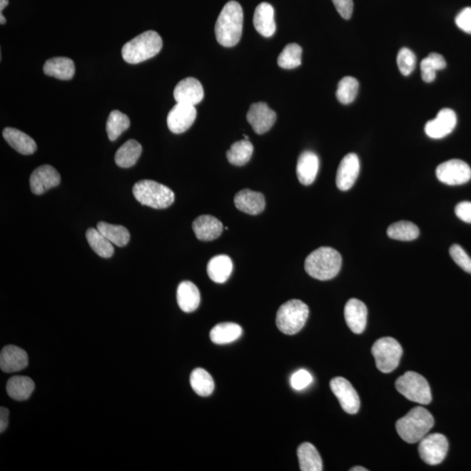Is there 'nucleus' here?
<instances>
[{
	"mask_svg": "<svg viewBox=\"0 0 471 471\" xmlns=\"http://www.w3.org/2000/svg\"><path fill=\"white\" fill-rule=\"evenodd\" d=\"M402 353V345L391 337H384L376 340L372 348L376 367L385 374L394 371L399 366Z\"/></svg>",
	"mask_w": 471,
	"mask_h": 471,
	"instance_id": "6e6552de",
	"label": "nucleus"
},
{
	"mask_svg": "<svg viewBox=\"0 0 471 471\" xmlns=\"http://www.w3.org/2000/svg\"><path fill=\"white\" fill-rule=\"evenodd\" d=\"M302 49L295 43L288 44L278 58V64L284 69H293L301 65Z\"/></svg>",
	"mask_w": 471,
	"mask_h": 471,
	"instance_id": "ea45409f",
	"label": "nucleus"
},
{
	"mask_svg": "<svg viewBox=\"0 0 471 471\" xmlns=\"http://www.w3.org/2000/svg\"><path fill=\"white\" fill-rule=\"evenodd\" d=\"M6 23V18L4 17L3 14H0V24H1V25H5Z\"/></svg>",
	"mask_w": 471,
	"mask_h": 471,
	"instance_id": "3c124183",
	"label": "nucleus"
},
{
	"mask_svg": "<svg viewBox=\"0 0 471 471\" xmlns=\"http://www.w3.org/2000/svg\"><path fill=\"white\" fill-rule=\"evenodd\" d=\"M253 154V145L249 140L236 141L227 151V159L236 166H243Z\"/></svg>",
	"mask_w": 471,
	"mask_h": 471,
	"instance_id": "473e14b6",
	"label": "nucleus"
},
{
	"mask_svg": "<svg viewBox=\"0 0 471 471\" xmlns=\"http://www.w3.org/2000/svg\"><path fill=\"white\" fill-rule=\"evenodd\" d=\"M344 315L345 322L351 331L360 335L365 331L368 321V308L363 301L351 298L345 305Z\"/></svg>",
	"mask_w": 471,
	"mask_h": 471,
	"instance_id": "a211bd4d",
	"label": "nucleus"
},
{
	"mask_svg": "<svg viewBox=\"0 0 471 471\" xmlns=\"http://www.w3.org/2000/svg\"><path fill=\"white\" fill-rule=\"evenodd\" d=\"M332 1L341 17L345 19H349L352 17L353 11V0H332Z\"/></svg>",
	"mask_w": 471,
	"mask_h": 471,
	"instance_id": "a18cd8bd",
	"label": "nucleus"
},
{
	"mask_svg": "<svg viewBox=\"0 0 471 471\" xmlns=\"http://www.w3.org/2000/svg\"><path fill=\"white\" fill-rule=\"evenodd\" d=\"M131 127V120L128 116L119 110H113L108 118L107 133L110 141H116L121 133Z\"/></svg>",
	"mask_w": 471,
	"mask_h": 471,
	"instance_id": "4c0bfd02",
	"label": "nucleus"
},
{
	"mask_svg": "<svg viewBox=\"0 0 471 471\" xmlns=\"http://www.w3.org/2000/svg\"><path fill=\"white\" fill-rule=\"evenodd\" d=\"M360 160L355 153L344 157L338 168L336 186L339 190L347 191L355 183L360 174Z\"/></svg>",
	"mask_w": 471,
	"mask_h": 471,
	"instance_id": "4468645a",
	"label": "nucleus"
},
{
	"mask_svg": "<svg viewBox=\"0 0 471 471\" xmlns=\"http://www.w3.org/2000/svg\"><path fill=\"white\" fill-rule=\"evenodd\" d=\"M396 390L404 397L422 405H427L432 400L429 383L418 373L408 371L395 382Z\"/></svg>",
	"mask_w": 471,
	"mask_h": 471,
	"instance_id": "0eeeda50",
	"label": "nucleus"
},
{
	"mask_svg": "<svg viewBox=\"0 0 471 471\" xmlns=\"http://www.w3.org/2000/svg\"><path fill=\"white\" fill-rule=\"evenodd\" d=\"M450 254L451 258L455 262V264L461 267L465 272L471 274V258L460 245H453L451 246Z\"/></svg>",
	"mask_w": 471,
	"mask_h": 471,
	"instance_id": "79ce46f5",
	"label": "nucleus"
},
{
	"mask_svg": "<svg viewBox=\"0 0 471 471\" xmlns=\"http://www.w3.org/2000/svg\"><path fill=\"white\" fill-rule=\"evenodd\" d=\"M341 264L343 258L336 250L331 247H320L306 258L305 270L316 280H330L339 274Z\"/></svg>",
	"mask_w": 471,
	"mask_h": 471,
	"instance_id": "f03ea898",
	"label": "nucleus"
},
{
	"mask_svg": "<svg viewBox=\"0 0 471 471\" xmlns=\"http://www.w3.org/2000/svg\"><path fill=\"white\" fill-rule=\"evenodd\" d=\"M133 194L143 206L153 209H166L175 201L170 188L152 180H141L133 187Z\"/></svg>",
	"mask_w": 471,
	"mask_h": 471,
	"instance_id": "39448f33",
	"label": "nucleus"
},
{
	"mask_svg": "<svg viewBox=\"0 0 471 471\" xmlns=\"http://www.w3.org/2000/svg\"><path fill=\"white\" fill-rule=\"evenodd\" d=\"M350 470L351 471H368V470L365 469V468H363V467H361V466H356V467H353V468H352Z\"/></svg>",
	"mask_w": 471,
	"mask_h": 471,
	"instance_id": "8fccbe9b",
	"label": "nucleus"
},
{
	"mask_svg": "<svg viewBox=\"0 0 471 471\" xmlns=\"http://www.w3.org/2000/svg\"><path fill=\"white\" fill-rule=\"evenodd\" d=\"M141 152L143 148L138 141L128 140L118 149L115 156L116 163L121 168H131L138 161Z\"/></svg>",
	"mask_w": 471,
	"mask_h": 471,
	"instance_id": "7c9ffc66",
	"label": "nucleus"
},
{
	"mask_svg": "<svg viewBox=\"0 0 471 471\" xmlns=\"http://www.w3.org/2000/svg\"><path fill=\"white\" fill-rule=\"evenodd\" d=\"M9 4V0H0V14H2L3 10L8 6Z\"/></svg>",
	"mask_w": 471,
	"mask_h": 471,
	"instance_id": "09e8293b",
	"label": "nucleus"
},
{
	"mask_svg": "<svg viewBox=\"0 0 471 471\" xmlns=\"http://www.w3.org/2000/svg\"><path fill=\"white\" fill-rule=\"evenodd\" d=\"M233 270V263L227 255H218L211 259L207 265V273L212 281L223 284Z\"/></svg>",
	"mask_w": 471,
	"mask_h": 471,
	"instance_id": "bb28decb",
	"label": "nucleus"
},
{
	"mask_svg": "<svg viewBox=\"0 0 471 471\" xmlns=\"http://www.w3.org/2000/svg\"><path fill=\"white\" fill-rule=\"evenodd\" d=\"M34 380L27 376H14L8 380L6 392L11 399L26 400L30 397L34 390Z\"/></svg>",
	"mask_w": 471,
	"mask_h": 471,
	"instance_id": "c85d7f7f",
	"label": "nucleus"
},
{
	"mask_svg": "<svg viewBox=\"0 0 471 471\" xmlns=\"http://www.w3.org/2000/svg\"><path fill=\"white\" fill-rule=\"evenodd\" d=\"M455 21L458 29L471 34V7L463 8L455 17Z\"/></svg>",
	"mask_w": 471,
	"mask_h": 471,
	"instance_id": "c03bdc74",
	"label": "nucleus"
},
{
	"mask_svg": "<svg viewBox=\"0 0 471 471\" xmlns=\"http://www.w3.org/2000/svg\"><path fill=\"white\" fill-rule=\"evenodd\" d=\"M253 24L255 29L262 36L265 38L273 36L276 31V23H275L273 6L266 2L259 4L255 9Z\"/></svg>",
	"mask_w": 471,
	"mask_h": 471,
	"instance_id": "5701e85b",
	"label": "nucleus"
},
{
	"mask_svg": "<svg viewBox=\"0 0 471 471\" xmlns=\"http://www.w3.org/2000/svg\"><path fill=\"white\" fill-rule=\"evenodd\" d=\"M437 178L447 186H462L468 183L471 178V168L462 160L452 159L438 165Z\"/></svg>",
	"mask_w": 471,
	"mask_h": 471,
	"instance_id": "9d476101",
	"label": "nucleus"
},
{
	"mask_svg": "<svg viewBox=\"0 0 471 471\" xmlns=\"http://www.w3.org/2000/svg\"><path fill=\"white\" fill-rule=\"evenodd\" d=\"M433 426V416L422 407H414L395 424L396 430L400 438L407 443L421 441Z\"/></svg>",
	"mask_w": 471,
	"mask_h": 471,
	"instance_id": "7ed1b4c3",
	"label": "nucleus"
},
{
	"mask_svg": "<svg viewBox=\"0 0 471 471\" xmlns=\"http://www.w3.org/2000/svg\"><path fill=\"white\" fill-rule=\"evenodd\" d=\"M457 121V115L452 109L443 108L434 120L427 121L426 135L432 139H442L454 131Z\"/></svg>",
	"mask_w": 471,
	"mask_h": 471,
	"instance_id": "2eb2a0df",
	"label": "nucleus"
},
{
	"mask_svg": "<svg viewBox=\"0 0 471 471\" xmlns=\"http://www.w3.org/2000/svg\"><path fill=\"white\" fill-rule=\"evenodd\" d=\"M178 304L184 313H192L198 308L201 302V295L194 283L183 281L180 283L176 293Z\"/></svg>",
	"mask_w": 471,
	"mask_h": 471,
	"instance_id": "393cba45",
	"label": "nucleus"
},
{
	"mask_svg": "<svg viewBox=\"0 0 471 471\" xmlns=\"http://www.w3.org/2000/svg\"><path fill=\"white\" fill-rule=\"evenodd\" d=\"M29 365V355L22 348L10 345L0 353V368L5 373H15L22 370Z\"/></svg>",
	"mask_w": 471,
	"mask_h": 471,
	"instance_id": "6ab92c4d",
	"label": "nucleus"
},
{
	"mask_svg": "<svg viewBox=\"0 0 471 471\" xmlns=\"http://www.w3.org/2000/svg\"><path fill=\"white\" fill-rule=\"evenodd\" d=\"M455 213L462 221L471 223V202L459 203L455 208Z\"/></svg>",
	"mask_w": 471,
	"mask_h": 471,
	"instance_id": "49530a36",
	"label": "nucleus"
},
{
	"mask_svg": "<svg viewBox=\"0 0 471 471\" xmlns=\"http://www.w3.org/2000/svg\"><path fill=\"white\" fill-rule=\"evenodd\" d=\"M196 238L201 241L215 240L221 236L223 226L221 221L211 215L200 216L192 225Z\"/></svg>",
	"mask_w": 471,
	"mask_h": 471,
	"instance_id": "412c9836",
	"label": "nucleus"
},
{
	"mask_svg": "<svg viewBox=\"0 0 471 471\" xmlns=\"http://www.w3.org/2000/svg\"><path fill=\"white\" fill-rule=\"evenodd\" d=\"M196 118L195 106L176 103L168 113V128L174 133H184L193 125Z\"/></svg>",
	"mask_w": 471,
	"mask_h": 471,
	"instance_id": "ddd939ff",
	"label": "nucleus"
},
{
	"mask_svg": "<svg viewBox=\"0 0 471 471\" xmlns=\"http://www.w3.org/2000/svg\"><path fill=\"white\" fill-rule=\"evenodd\" d=\"M44 73L59 80L69 81L74 76L76 66L71 59L66 57H55L49 59L44 65Z\"/></svg>",
	"mask_w": 471,
	"mask_h": 471,
	"instance_id": "a878e982",
	"label": "nucleus"
},
{
	"mask_svg": "<svg viewBox=\"0 0 471 471\" xmlns=\"http://www.w3.org/2000/svg\"><path fill=\"white\" fill-rule=\"evenodd\" d=\"M234 203L238 210L249 215H258L265 208V196L260 192L243 190L238 192L234 198Z\"/></svg>",
	"mask_w": 471,
	"mask_h": 471,
	"instance_id": "4be33fe9",
	"label": "nucleus"
},
{
	"mask_svg": "<svg viewBox=\"0 0 471 471\" xmlns=\"http://www.w3.org/2000/svg\"><path fill=\"white\" fill-rule=\"evenodd\" d=\"M245 136V140H249V137L247 136L246 135H245V136Z\"/></svg>",
	"mask_w": 471,
	"mask_h": 471,
	"instance_id": "603ef678",
	"label": "nucleus"
},
{
	"mask_svg": "<svg viewBox=\"0 0 471 471\" xmlns=\"http://www.w3.org/2000/svg\"><path fill=\"white\" fill-rule=\"evenodd\" d=\"M359 81L351 76L341 78L338 84L336 97L344 105L352 103L355 100L359 91Z\"/></svg>",
	"mask_w": 471,
	"mask_h": 471,
	"instance_id": "58836bf2",
	"label": "nucleus"
},
{
	"mask_svg": "<svg viewBox=\"0 0 471 471\" xmlns=\"http://www.w3.org/2000/svg\"><path fill=\"white\" fill-rule=\"evenodd\" d=\"M388 237L395 240L413 241L419 237V228L408 221H399L388 228Z\"/></svg>",
	"mask_w": 471,
	"mask_h": 471,
	"instance_id": "c9c22d12",
	"label": "nucleus"
},
{
	"mask_svg": "<svg viewBox=\"0 0 471 471\" xmlns=\"http://www.w3.org/2000/svg\"><path fill=\"white\" fill-rule=\"evenodd\" d=\"M320 168L319 157L312 151H304L298 157L297 176L303 186H308L315 181Z\"/></svg>",
	"mask_w": 471,
	"mask_h": 471,
	"instance_id": "aec40b11",
	"label": "nucleus"
},
{
	"mask_svg": "<svg viewBox=\"0 0 471 471\" xmlns=\"http://www.w3.org/2000/svg\"><path fill=\"white\" fill-rule=\"evenodd\" d=\"M3 136L11 148L22 155H31L37 151L35 141L17 128H6L3 131Z\"/></svg>",
	"mask_w": 471,
	"mask_h": 471,
	"instance_id": "b1692460",
	"label": "nucleus"
},
{
	"mask_svg": "<svg viewBox=\"0 0 471 471\" xmlns=\"http://www.w3.org/2000/svg\"><path fill=\"white\" fill-rule=\"evenodd\" d=\"M86 240H88L90 247L93 249L94 253L99 255L101 258H111L113 254V243L105 238L99 231L90 228L86 231Z\"/></svg>",
	"mask_w": 471,
	"mask_h": 471,
	"instance_id": "72a5a7b5",
	"label": "nucleus"
},
{
	"mask_svg": "<svg viewBox=\"0 0 471 471\" xmlns=\"http://www.w3.org/2000/svg\"><path fill=\"white\" fill-rule=\"evenodd\" d=\"M277 120L276 113L268 107L265 102H257L250 105L247 113V121H249L255 133L258 135L269 131Z\"/></svg>",
	"mask_w": 471,
	"mask_h": 471,
	"instance_id": "f8f14e48",
	"label": "nucleus"
},
{
	"mask_svg": "<svg viewBox=\"0 0 471 471\" xmlns=\"http://www.w3.org/2000/svg\"><path fill=\"white\" fill-rule=\"evenodd\" d=\"M204 92L201 82L196 78H183L174 90V98L178 103L195 106L203 99Z\"/></svg>",
	"mask_w": 471,
	"mask_h": 471,
	"instance_id": "f3484780",
	"label": "nucleus"
},
{
	"mask_svg": "<svg viewBox=\"0 0 471 471\" xmlns=\"http://www.w3.org/2000/svg\"><path fill=\"white\" fill-rule=\"evenodd\" d=\"M449 442L445 437L440 433L430 434L420 441L418 447L422 460L429 465H437L445 460Z\"/></svg>",
	"mask_w": 471,
	"mask_h": 471,
	"instance_id": "1a4fd4ad",
	"label": "nucleus"
},
{
	"mask_svg": "<svg viewBox=\"0 0 471 471\" xmlns=\"http://www.w3.org/2000/svg\"><path fill=\"white\" fill-rule=\"evenodd\" d=\"M243 13L240 4L230 1L223 6L216 22V38L220 45L233 47L240 41L243 33Z\"/></svg>",
	"mask_w": 471,
	"mask_h": 471,
	"instance_id": "f257e3e1",
	"label": "nucleus"
},
{
	"mask_svg": "<svg viewBox=\"0 0 471 471\" xmlns=\"http://www.w3.org/2000/svg\"><path fill=\"white\" fill-rule=\"evenodd\" d=\"M397 65L402 76H407L413 72L416 66V56L410 49L407 47L399 51L397 55Z\"/></svg>",
	"mask_w": 471,
	"mask_h": 471,
	"instance_id": "a19ab883",
	"label": "nucleus"
},
{
	"mask_svg": "<svg viewBox=\"0 0 471 471\" xmlns=\"http://www.w3.org/2000/svg\"><path fill=\"white\" fill-rule=\"evenodd\" d=\"M61 183L59 172L50 165H42L33 173L30 178L31 191L35 195H42L50 188L56 187Z\"/></svg>",
	"mask_w": 471,
	"mask_h": 471,
	"instance_id": "dca6fc26",
	"label": "nucleus"
},
{
	"mask_svg": "<svg viewBox=\"0 0 471 471\" xmlns=\"http://www.w3.org/2000/svg\"><path fill=\"white\" fill-rule=\"evenodd\" d=\"M97 229L107 238L113 245L123 247L131 240V234L124 226L110 225L105 222L98 223Z\"/></svg>",
	"mask_w": 471,
	"mask_h": 471,
	"instance_id": "f704fd0d",
	"label": "nucleus"
},
{
	"mask_svg": "<svg viewBox=\"0 0 471 471\" xmlns=\"http://www.w3.org/2000/svg\"><path fill=\"white\" fill-rule=\"evenodd\" d=\"M309 316L308 305L300 300H292L283 304L276 315V325L285 335H293L300 331Z\"/></svg>",
	"mask_w": 471,
	"mask_h": 471,
	"instance_id": "423d86ee",
	"label": "nucleus"
},
{
	"mask_svg": "<svg viewBox=\"0 0 471 471\" xmlns=\"http://www.w3.org/2000/svg\"><path fill=\"white\" fill-rule=\"evenodd\" d=\"M242 333L243 329L240 325L233 322H225L215 325L211 329L210 338L215 344L225 345L238 340Z\"/></svg>",
	"mask_w": 471,
	"mask_h": 471,
	"instance_id": "cd10ccee",
	"label": "nucleus"
},
{
	"mask_svg": "<svg viewBox=\"0 0 471 471\" xmlns=\"http://www.w3.org/2000/svg\"><path fill=\"white\" fill-rule=\"evenodd\" d=\"M9 422V410L5 407H0V432L3 433L6 430Z\"/></svg>",
	"mask_w": 471,
	"mask_h": 471,
	"instance_id": "de8ad7c7",
	"label": "nucleus"
},
{
	"mask_svg": "<svg viewBox=\"0 0 471 471\" xmlns=\"http://www.w3.org/2000/svg\"><path fill=\"white\" fill-rule=\"evenodd\" d=\"M313 378L311 374L305 369H300L294 373L290 377V386L297 391L305 390L313 383Z\"/></svg>",
	"mask_w": 471,
	"mask_h": 471,
	"instance_id": "37998d69",
	"label": "nucleus"
},
{
	"mask_svg": "<svg viewBox=\"0 0 471 471\" xmlns=\"http://www.w3.org/2000/svg\"><path fill=\"white\" fill-rule=\"evenodd\" d=\"M330 388L338 400L341 407L348 414L355 415L359 411L360 400L352 384L343 377H335L330 382Z\"/></svg>",
	"mask_w": 471,
	"mask_h": 471,
	"instance_id": "9b49d317",
	"label": "nucleus"
},
{
	"mask_svg": "<svg viewBox=\"0 0 471 471\" xmlns=\"http://www.w3.org/2000/svg\"><path fill=\"white\" fill-rule=\"evenodd\" d=\"M298 462L302 471H321L323 465L319 452L311 443L304 442L298 447Z\"/></svg>",
	"mask_w": 471,
	"mask_h": 471,
	"instance_id": "c756f323",
	"label": "nucleus"
},
{
	"mask_svg": "<svg viewBox=\"0 0 471 471\" xmlns=\"http://www.w3.org/2000/svg\"><path fill=\"white\" fill-rule=\"evenodd\" d=\"M162 49L163 39L160 35L155 31H146L126 43L121 55L129 64H138L155 57Z\"/></svg>",
	"mask_w": 471,
	"mask_h": 471,
	"instance_id": "20e7f679",
	"label": "nucleus"
},
{
	"mask_svg": "<svg viewBox=\"0 0 471 471\" xmlns=\"http://www.w3.org/2000/svg\"><path fill=\"white\" fill-rule=\"evenodd\" d=\"M191 386L196 394L203 397L210 396L214 391L213 378L203 368H196L192 371L190 378Z\"/></svg>",
	"mask_w": 471,
	"mask_h": 471,
	"instance_id": "2f4dec72",
	"label": "nucleus"
},
{
	"mask_svg": "<svg viewBox=\"0 0 471 471\" xmlns=\"http://www.w3.org/2000/svg\"><path fill=\"white\" fill-rule=\"evenodd\" d=\"M446 68L445 59L442 55L431 53L424 58L421 62V74L422 80L427 83L434 81L437 72Z\"/></svg>",
	"mask_w": 471,
	"mask_h": 471,
	"instance_id": "e433bc0d",
	"label": "nucleus"
}]
</instances>
